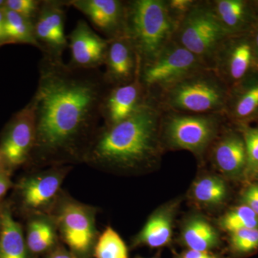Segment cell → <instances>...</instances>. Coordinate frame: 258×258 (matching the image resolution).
<instances>
[{
    "mask_svg": "<svg viewBox=\"0 0 258 258\" xmlns=\"http://www.w3.org/2000/svg\"><path fill=\"white\" fill-rule=\"evenodd\" d=\"M25 240L32 258L48 253L60 243L52 217L48 215L30 216L27 225Z\"/></svg>",
    "mask_w": 258,
    "mask_h": 258,
    "instance_id": "cell-21",
    "label": "cell"
},
{
    "mask_svg": "<svg viewBox=\"0 0 258 258\" xmlns=\"http://www.w3.org/2000/svg\"><path fill=\"white\" fill-rule=\"evenodd\" d=\"M6 5V0H0V9H4Z\"/></svg>",
    "mask_w": 258,
    "mask_h": 258,
    "instance_id": "cell-39",
    "label": "cell"
},
{
    "mask_svg": "<svg viewBox=\"0 0 258 258\" xmlns=\"http://www.w3.org/2000/svg\"><path fill=\"white\" fill-rule=\"evenodd\" d=\"M95 258H128V249L116 231L108 226L98 236L93 249Z\"/></svg>",
    "mask_w": 258,
    "mask_h": 258,
    "instance_id": "cell-27",
    "label": "cell"
},
{
    "mask_svg": "<svg viewBox=\"0 0 258 258\" xmlns=\"http://www.w3.org/2000/svg\"><path fill=\"white\" fill-rule=\"evenodd\" d=\"M174 258H222L218 254L208 251L194 250L186 249L177 253Z\"/></svg>",
    "mask_w": 258,
    "mask_h": 258,
    "instance_id": "cell-33",
    "label": "cell"
},
{
    "mask_svg": "<svg viewBox=\"0 0 258 258\" xmlns=\"http://www.w3.org/2000/svg\"><path fill=\"white\" fill-rule=\"evenodd\" d=\"M5 36L8 44H27L40 49L34 34L33 22L5 8Z\"/></svg>",
    "mask_w": 258,
    "mask_h": 258,
    "instance_id": "cell-25",
    "label": "cell"
},
{
    "mask_svg": "<svg viewBox=\"0 0 258 258\" xmlns=\"http://www.w3.org/2000/svg\"><path fill=\"white\" fill-rule=\"evenodd\" d=\"M45 258H76L74 254L66 248L60 242L54 247L48 253L45 254Z\"/></svg>",
    "mask_w": 258,
    "mask_h": 258,
    "instance_id": "cell-34",
    "label": "cell"
},
{
    "mask_svg": "<svg viewBox=\"0 0 258 258\" xmlns=\"http://www.w3.org/2000/svg\"><path fill=\"white\" fill-rule=\"evenodd\" d=\"M1 226H2V219H1V215H0V230H1Z\"/></svg>",
    "mask_w": 258,
    "mask_h": 258,
    "instance_id": "cell-42",
    "label": "cell"
},
{
    "mask_svg": "<svg viewBox=\"0 0 258 258\" xmlns=\"http://www.w3.org/2000/svg\"><path fill=\"white\" fill-rule=\"evenodd\" d=\"M230 123L224 113L188 114L163 111L160 137L164 150H185L203 159L219 134Z\"/></svg>",
    "mask_w": 258,
    "mask_h": 258,
    "instance_id": "cell-5",
    "label": "cell"
},
{
    "mask_svg": "<svg viewBox=\"0 0 258 258\" xmlns=\"http://www.w3.org/2000/svg\"><path fill=\"white\" fill-rule=\"evenodd\" d=\"M254 4H255L256 15H257V22L258 27V1H254Z\"/></svg>",
    "mask_w": 258,
    "mask_h": 258,
    "instance_id": "cell-40",
    "label": "cell"
},
{
    "mask_svg": "<svg viewBox=\"0 0 258 258\" xmlns=\"http://www.w3.org/2000/svg\"><path fill=\"white\" fill-rule=\"evenodd\" d=\"M218 225L228 234L244 229L258 230V215L248 207L240 205L224 214L219 220Z\"/></svg>",
    "mask_w": 258,
    "mask_h": 258,
    "instance_id": "cell-26",
    "label": "cell"
},
{
    "mask_svg": "<svg viewBox=\"0 0 258 258\" xmlns=\"http://www.w3.org/2000/svg\"><path fill=\"white\" fill-rule=\"evenodd\" d=\"M235 126L242 134L245 144L247 163L244 181L249 182L258 174V125L242 124Z\"/></svg>",
    "mask_w": 258,
    "mask_h": 258,
    "instance_id": "cell-28",
    "label": "cell"
},
{
    "mask_svg": "<svg viewBox=\"0 0 258 258\" xmlns=\"http://www.w3.org/2000/svg\"><path fill=\"white\" fill-rule=\"evenodd\" d=\"M171 16L178 24L191 10L197 0H165Z\"/></svg>",
    "mask_w": 258,
    "mask_h": 258,
    "instance_id": "cell-31",
    "label": "cell"
},
{
    "mask_svg": "<svg viewBox=\"0 0 258 258\" xmlns=\"http://www.w3.org/2000/svg\"><path fill=\"white\" fill-rule=\"evenodd\" d=\"M42 0H6L5 8L33 22L40 11Z\"/></svg>",
    "mask_w": 258,
    "mask_h": 258,
    "instance_id": "cell-30",
    "label": "cell"
},
{
    "mask_svg": "<svg viewBox=\"0 0 258 258\" xmlns=\"http://www.w3.org/2000/svg\"><path fill=\"white\" fill-rule=\"evenodd\" d=\"M226 179L217 174H205L198 178L189 190V198L203 208H215L223 205L228 197Z\"/></svg>",
    "mask_w": 258,
    "mask_h": 258,
    "instance_id": "cell-24",
    "label": "cell"
},
{
    "mask_svg": "<svg viewBox=\"0 0 258 258\" xmlns=\"http://www.w3.org/2000/svg\"><path fill=\"white\" fill-rule=\"evenodd\" d=\"M230 36L217 19L210 0H197L178 24L173 40L212 69L217 51Z\"/></svg>",
    "mask_w": 258,
    "mask_h": 258,
    "instance_id": "cell-6",
    "label": "cell"
},
{
    "mask_svg": "<svg viewBox=\"0 0 258 258\" xmlns=\"http://www.w3.org/2000/svg\"><path fill=\"white\" fill-rule=\"evenodd\" d=\"M212 10L230 35L253 31L257 26L254 1L210 0Z\"/></svg>",
    "mask_w": 258,
    "mask_h": 258,
    "instance_id": "cell-20",
    "label": "cell"
},
{
    "mask_svg": "<svg viewBox=\"0 0 258 258\" xmlns=\"http://www.w3.org/2000/svg\"><path fill=\"white\" fill-rule=\"evenodd\" d=\"M10 172H0V202L13 186Z\"/></svg>",
    "mask_w": 258,
    "mask_h": 258,
    "instance_id": "cell-35",
    "label": "cell"
},
{
    "mask_svg": "<svg viewBox=\"0 0 258 258\" xmlns=\"http://www.w3.org/2000/svg\"><path fill=\"white\" fill-rule=\"evenodd\" d=\"M66 1L42 0L41 8L33 21L34 34L42 55L62 59L69 45L64 34Z\"/></svg>",
    "mask_w": 258,
    "mask_h": 258,
    "instance_id": "cell-13",
    "label": "cell"
},
{
    "mask_svg": "<svg viewBox=\"0 0 258 258\" xmlns=\"http://www.w3.org/2000/svg\"><path fill=\"white\" fill-rule=\"evenodd\" d=\"M179 205V200H171L153 212L132 240V247L147 246L150 248H160L170 244Z\"/></svg>",
    "mask_w": 258,
    "mask_h": 258,
    "instance_id": "cell-19",
    "label": "cell"
},
{
    "mask_svg": "<svg viewBox=\"0 0 258 258\" xmlns=\"http://www.w3.org/2000/svg\"><path fill=\"white\" fill-rule=\"evenodd\" d=\"M3 45H4L3 44H0V47L3 46Z\"/></svg>",
    "mask_w": 258,
    "mask_h": 258,
    "instance_id": "cell-44",
    "label": "cell"
},
{
    "mask_svg": "<svg viewBox=\"0 0 258 258\" xmlns=\"http://www.w3.org/2000/svg\"><path fill=\"white\" fill-rule=\"evenodd\" d=\"M212 69L230 88L257 70L252 32L227 37L215 56Z\"/></svg>",
    "mask_w": 258,
    "mask_h": 258,
    "instance_id": "cell-10",
    "label": "cell"
},
{
    "mask_svg": "<svg viewBox=\"0 0 258 258\" xmlns=\"http://www.w3.org/2000/svg\"><path fill=\"white\" fill-rule=\"evenodd\" d=\"M105 81L111 88L134 82L139 77L140 60L125 37L110 40L105 60Z\"/></svg>",
    "mask_w": 258,
    "mask_h": 258,
    "instance_id": "cell-16",
    "label": "cell"
},
{
    "mask_svg": "<svg viewBox=\"0 0 258 258\" xmlns=\"http://www.w3.org/2000/svg\"><path fill=\"white\" fill-rule=\"evenodd\" d=\"M96 209L61 192L51 212L59 237L76 258L93 257L98 240Z\"/></svg>",
    "mask_w": 258,
    "mask_h": 258,
    "instance_id": "cell-7",
    "label": "cell"
},
{
    "mask_svg": "<svg viewBox=\"0 0 258 258\" xmlns=\"http://www.w3.org/2000/svg\"><path fill=\"white\" fill-rule=\"evenodd\" d=\"M230 88L212 69L193 73L155 97L163 111L209 114L224 113Z\"/></svg>",
    "mask_w": 258,
    "mask_h": 258,
    "instance_id": "cell-4",
    "label": "cell"
},
{
    "mask_svg": "<svg viewBox=\"0 0 258 258\" xmlns=\"http://www.w3.org/2000/svg\"><path fill=\"white\" fill-rule=\"evenodd\" d=\"M71 166H55L25 176L16 186V195L20 208L29 216L50 215L62 190L61 186Z\"/></svg>",
    "mask_w": 258,
    "mask_h": 258,
    "instance_id": "cell-9",
    "label": "cell"
},
{
    "mask_svg": "<svg viewBox=\"0 0 258 258\" xmlns=\"http://www.w3.org/2000/svg\"><path fill=\"white\" fill-rule=\"evenodd\" d=\"M0 44H3L4 45L8 44L5 36V8L0 9Z\"/></svg>",
    "mask_w": 258,
    "mask_h": 258,
    "instance_id": "cell-36",
    "label": "cell"
},
{
    "mask_svg": "<svg viewBox=\"0 0 258 258\" xmlns=\"http://www.w3.org/2000/svg\"><path fill=\"white\" fill-rule=\"evenodd\" d=\"M205 68L198 57L172 40L154 60L140 68L139 79L148 95L155 98L186 76Z\"/></svg>",
    "mask_w": 258,
    "mask_h": 258,
    "instance_id": "cell-8",
    "label": "cell"
},
{
    "mask_svg": "<svg viewBox=\"0 0 258 258\" xmlns=\"http://www.w3.org/2000/svg\"><path fill=\"white\" fill-rule=\"evenodd\" d=\"M253 181H258V174L257 176H256L255 179L253 180Z\"/></svg>",
    "mask_w": 258,
    "mask_h": 258,
    "instance_id": "cell-43",
    "label": "cell"
},
{
    "mask_svg": "<svg viewBox=\"0 0 258 258\" xmlns=\"http://www.w3.org/2000/svg\"><path fill=\"white\" fill-rule=\"evenodd\" d=\"M35 140V116L28 103L12 116L0 134V152L10 170L26 165Z\"/></svg>",
    "mask_w": 258,
    "mask_h": 258,
    "instance_id": "cell-11",
    "label": "cell"
},
{
    "mask_svg": "<svg viewBox=\"0 0 258 258\" xmlns=\"http://www.w3.org/2000/svg\"><path fill=\"white\" fill-rule=\"evenodd\" d=\"M225 115L229 123L249 124L258 118V69L230 88Z\"/></svg>",
    "mask_w": 258,
    "mask_h": 258,
    "instance_id": "cell-18",
    "label": "cell"
},
{
    "mask_svg": "<svg viewBox=\"0 0 258 258\" xmlns=\"http://www.w3.org/2000/svg\"><path fill=\"white\" fill-rule=\"evenodd\" d=\"M177 25L165 0L126 1L125 37L138 55L140 68L172 41Z\"/></svg>",
    "mask_w": 258,
    "mask_h": 258,
    "instance_id": "cell-3",
    "label": "cell"
},
{
    "mask_svg": "<svg viewBox=\"0 0 258 258\" xmlns=\"http://www.w3.org/2000/svg\"><path fill=\"white\" fill-rule=\"evenodd\" d=\"M0 172H12L1 152H0Z\"/></svg>",
    "mask_w": 258,
    "mask_h": 258,
    "instance_id": "cell-38",
    "label": "cell"
},
{
    "mask_svg": "<svg viewBox=\"0 0 258 258\" xmlns=\"http://www.w3.org/2000/svg\"><path fill=\"white\" fill-rule=\"evenodd\" d=\"M71 50L70 66L74 69H99L104 66L110 40L97 34L87 22L79 20L68 36Z\"/></svg>",
    "mask_w": 258,
    "mask_h": 258,
    "instance_id": "cell-15",
    "label": "cell"
},
{
    "mask_svg": "<svg viewBox=\"0 0 258 258\" xmlns=\"http://www.w3.org/2000/svg\"><path fill=\"white\" fill-rule=\"evenodd\" d=\"M208 153L212 166L224 179L244 181L247 152L243 137L235 125H226Z\"/></svg>",
    "mask_w": 258,
    "mask_h": 258,
    "instance_id": "cell-12",
    "label": "cell"
},
{
    "mask_svg": "<svg viewBox=\"0 0 258 258\" xmlns=\"http://www.w3.org/2000/svg\"><path fill=\"white\" fill-rule=\"evenodd\" d=\"M110 88L100 69H74L62 59L42 55L29 102L35 140L26 165L40 169L84 163L103 125L102 103Z\"/></svg>",
    "mask_w": 258,
    "mask_h": 258,
    "instance_id": "cell-1",
    "label": "cell"
},
{
    "mask_svg": "<svg viewBox=\"0 0 258 258\" xmlns=\"http://www.w3.org/2000/svg\"><path fill=\"white\" fill-rule=\"evenodd\" d=\"M252 40H253L254 56H255L256 66L258 69V27L254 28L252 32Z\"/></svg>",
    "mask_w": 258,
    "mask_h": 258,
    "instance_id": "cell-37",
    "label": "cell"
},
{
    "mask_svg": "<svg viewBox=\"0 0 258 258\" xmlns=\"http://www.w3.org/2000/svg\"><path fill=\"white\" fill-rule=\"evenodd\" d=\"M0 258H32L22 226L15 220L9 205H0Z\"/></svg>",
    "mask_w": 258,
    "mask_h": 258,
    "instance_id": "cell-23",
    "label": "cell"
},
{
    "mask_svg": "<svg viewBox=\"0 0 258 258\" xmlns=\"http://www.w3.org/2000/svg\"><path fill=\"white\" fill-rule=\"evenodd\" d=\"M229 248L235 257L251 255L258 250L257 229H244L229 234Z\"/></svg>",
    "mask_w": 258,
    "mask_h": 258,
    "instance_id": "cell-29",
    "label": "cell"
},
{
    "mask_svg": "<svg viewBox=\"0 0 258 258\" xmlns=\"http://www.w3.org/2000/svg\"><path fill=\"white\" fill-rule=\"evenodd\" d=\"M66 5L81 12L107 40L125 37L126 1L69 0Z\"/></svg>",
    "mask_w": 258,
    "mask_h": 258,
    "instance_id": "cell-14",
    "label": "cell"
},
{
    "mask_svg": "<svg viewBox=\"0 0 258 258\" xmlns=\"http://www.w3.org/2000/svg\"><path fill=\"white\" fill-rule=\"evenodd\" d=\"M136 258H146V257H141V256H137V257H136ZM151 258H160V257H151Z\"/></svg>",
    "mask_w": 258,
    "mask_h": 258,
    "instance_id": "cell-41",
    "label": "cell"
},
{
    "mask_svg": "<svg viewBox=\"0 0 258 258\" xmlns=\"http://www.w3.org/2000/svg\"><path fill=\"white\" fill-rule=\"evenodd\" d=\"M240 205H245L258 215V181L247 182L240 197Z\"/></svg>",
    "mask_w": 258,
    "mask_h": 258,
    "instance_id": "cell-32",
    "label": "cell"
},
{
    "mask_svg": "<svg viewBox=\"0 0 258 258\" xmlns=\"http://www.w3.org/2000/svg\"><path fill=\"white\" fill-rule=\"evenodd\" d=\"M162 111L149 96L126 119L102 125L84 163L107 172L137 174L156 166L164 152L161 142Z\"/></svg>",
    "mask_w": 258,
    "mask_h": 258,
    "instance_id": "cell-2",
    "label": "cell"
},
{
    "mask_svg": "<svg viewBox=\"0 0 258 258\" xmlns=\"http://www.w3.org/2000/svg\"><path fill=\"white\" fill-rule=\"evenodd\" d=\"M148 94L139 77L134 82L110 88L101 106L103 125H114L126 119L142 106Z\"/></svg>",
    "mask_w": 258,
    "mask_h": 258,
    "instance_id": "cell-17",
    "label": "cell"
},
{
    "mask_svg": "<svg viewBox=\"0 0 258 258\" xmlns=\"http://www.w3.org/2000/svg\"><path fill=\"white\" fill-rule=\"evenodd\" d=\"M180 240L187 249L211 252L220 244L218 230L202 215L188 217L181 227Z\"/></svg>",
    "mask_w": 258,
    "mask_h": 258,
    "instance_id": "cell-22",
    "label": "cell"
}]
</instances>
